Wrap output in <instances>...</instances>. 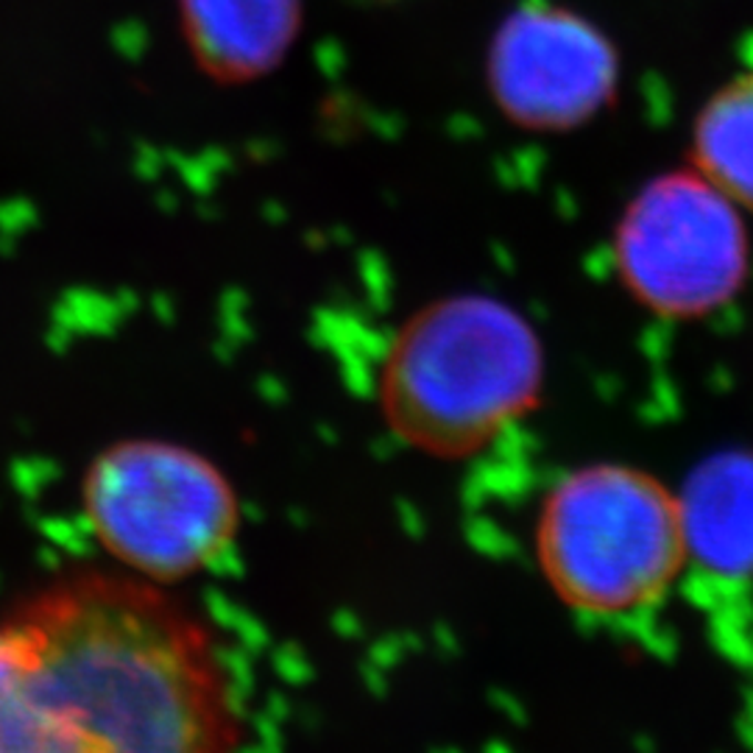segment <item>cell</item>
<instances>
[{"instance_id": "277c9868", "label": "cell", "mask_w": 753, "mask_h": 753, "mask_svg": "<svg viewBox=\"0 0 753 753\" xmlns=\"http://www.w3.org/2000/svg\"><path fill=\"white\" fill-rule=\"evenodd\" d=\"M82 505L99 545L134 578L171 586L218 561L240 525L224 472L190 446L126 439L93 458Z\"/></svg>"}, {"instance_id": "ba28073f", "label": "cell", "mask_w": 753, "mask_h": 753, "mask_svg": "<svg viewBox=\"0 0 753 753\" xmlns=\"http://www.w3.org/2000/svg\"><path fill=\"white\" fill-rule=\"evenodd\" d=\"M185 45L198 68L226 84L274 73L301 31V0H179Z\"/></svg>"}, {"instance_id": "6da1fadb", "label": "cell", "mask_w": 753, "mask_h": 753, "mask_svg": "<svg viewBox=\"0 0 753 753\" xmlns=\"http://www.w3.org/2000/svg\"><path fill=\"white\" fill-rule=\"evenodd\" d=\"M20 753H238L240 706L207 622L165 586L75 569L7 617Z\"/></svg>"}, {"instance_id": "30bf717a", "label": "cell", "mask_w": 753, "mask_h": 753, "mask_svg": "<svg viewBox=\"0 0 753 753\" xmlns=\"http://www.w3.org/2000/svg\"><path fill=\"white\" fill-rule=\"evenodd\" d=\"M20 690V653L14 633L7 620H0V742L7 734L9 714H12L14 701Z\"/></svg>"}, {"instance_id": "7a4b0ae2", "label": "cell", "mask_w": 753, "mask_h": 753, "mask_svg": "<svg viewBox=\"0 0 753 753\" xmlns=\"http://www.w3.org/2000/svg\"><path fill=\"white\" fill-rule=\"evenodd\" d=\"M545 349L534 324L492 293H452L419 308L380 365V411L422 455L472 458L534 411Z\"/></svg>"}, {"instance_id": "8992f818", "label": "cell", "mask_w": 753, "mask_h": 753, "mask_svg": "<svg viewBox=\"0 0 753 753\" xmlns=\"http://www.w3.org/2000/svg\"><path fill=\"white\" fill-rule=\"evenodd\" d=\"M620 79L617 51L595 23L547 0L519 3L494 29L486 84L514 126L569 132L609 104Z\"/></svg>"}, {"instance_id": "5b68a950", "label": "cell", "mask_w": 753, "mask_h": 753, "mask_svg": "<svg viewBox=\"0 0 753 753\" xmlns=\"http://www.w3.org/2000/svg\"><path fill=\"white\" fill-rule=\"evenodd\" d=\"M615 262L633 299L653 313H712L734 299L745 279L740 207L698 171L659 176L622 213Z\"/></svg>"}, {"instance_id": "52a82bcc", "label": "cell", "mask_w": 753, "mask_h": 753, "mask_svg": "<svg viewBox=\"0 0 753 753\" xmlns=\"http://www.w3.org/2000/svg\"><path fill=\"white\" fill-rule=\"evenodd\" d=\"M684 564L718 580H753V450L695 461L672 494Z\"/></svg>"}, {"instance_id": "9c48e42d", "label": "cell", "mask_w": 753, "mask_h": 753, "mask_svg": "<svg viewBox=\"0 0 753 753\" xmlns=\"http://www.w3.org/2000/svg\"><path fill=\"white\" fill-rule=\"evenodd\" d=\"M692 148L698 174L753 213V73L731 79L703 104Z\"/></svg>"}, {"instance_id": "3957f363", "label": "cell", "mask_w": 753, "mask_h": 753, "mask_svg": "<svg viewBox=\"0 0 753 753\" xmlns=\"http://www.w3.org/2000/svg\"><path fill=\"white\" fill-rule=\"evenodd\" d=\"M541 575L586 615H628L659 600L684 567L672 494L622 464L569 472L536 522Z\"/></svg>"}]
</instances>
